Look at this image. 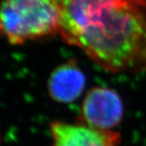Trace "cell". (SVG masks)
<instances>
[{
  "label": "cell",
  "instance_id": "obj_1",
  "mask_svg": "<svg viewBox=\"0 0 146 146\" xmlns=\"http://www.w3.org/2000/svg\"><path fill=\"white\" fill-rule=\"evenodd\" d=\"M58 33L111 73L146 72V0H54Z\"/></svg>",
  "mask_w": 146,
  "mask_h": 146
},
{
  "label": "cell",
  "instance_id": "obj_2",
  "mask_svg": "<svg viewBox=\"0 0 146 146\" xmlns=\"http://www.w3.org/2000/svg\"><path fill=\"white\" fill-rule=\"evenodd\" d=\"M1 31L11 45L58 33L59 12L54 0H3Z\"/></svg>",
  "mask_w": 146,
  "mask_h": 146
},
{
  "label": "cell",
  "instance_id": "obj_3",
  "mask_svg": "<svg viewBox=\"0 0 146 146\" xmlns=\"http://www.w3.org/2000/svg\"><path fill=\"white\" fill-rule=\"evenodd\" d=\"M123 118V103L119 94L106 87H94L85 94L76 122L95 129L112 131Z\"/></svg>",
  "mask_w": 146,
  "mask_h": 146
},
{
  "label": "cell",
  "instance_id": "obj_4",
  "mask_svg": "<svg viewBox=\"0 0 146 146\" xmlns=\"http://www.w3.org/2000/svg\"><path fill=\"white\" fill-rule=\"evenodd\" d=\"M50 146H119L121 135L115 131L95 129L78 122L53 121L50 124Z\"/></svg>",
  "mask_w": 146,
  "mask_h": 146
},
{
  "label": "cell",
  "instance_id": "obj_5",
  "mask_svg": "<svg viewBox=\"0 0 146 146\" xmlns=\"http://www.w3.org/2000/svg\"><path fill=\"white\" fill-rule=\"evenodd\" d=\"M86 79L75 59H69L53 70L47 80L50 98L58 103L69 104L79 98L85 87Z\"/></svg>",
  "mask_w": 146,
  "mask_h": 146
}]
</instances>
